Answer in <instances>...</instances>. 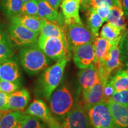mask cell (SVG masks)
I'll return each mask as SVG.
<instances>
[{"mask_svg": "<svg viewBox=\"0 0 128 128\" xmlns=\"http://www.w3.org/2000/svg\"><path fill=\"white\" fill-rule=\"evenodd\" d=\"M3 114V113H2H2H0V118H1V116H2V115Z\"/></svg>", "mask_w": 128, "mask_h": 128, "instance_id": "43", "label": "cell"}, {"mask_svg": "<svg viewBox=\"0 0 128 128\" xmlns=\"http://www.w3.org/2000/svg\"><path fill=\"white\" fill-rule=\"evenodd\" d=\"M124 32V30L108 22L102 28L100 32V37L110 42H114L117 40L121 39Z\"/></svg>", "mask_w": 128, "mask_h": 128, "instance_id": "25", "label": "cell"}, {"mask_svg": "<svg viewBox=\"0 0 128 128\" xmlns=\"http://www.w3.org/2000/svg\"><path fill=\"white\" fill-rule=\"evenodd\" d=\"M125 65H126V71H127L128 73V60L125 62Z\"/></svg>", "mask_w": 128, "mask_h": 128, "instance_id": "41", "label": "cell"}, {"mask_svg": "<svg viewBox=\"0 0 128 128\" xmlns=\"http://www.w3.org/2000/svg\"><path fill=\"white\" fill-rule=\"evenodd\" d=\"M20 60L25 71L30 76H35L49 66V58L38 45L24 46L20 51Z\"/></svg>", "mask_w": 128, "mask_h": 128, "instance_id": "2", "label": "cell"}, {"mask_svg": "<svg viewBox=\"0 0 128 128\" xmlns=\"http://www.w3.org/2000/svg\"><path fill=\"white\" fill-rule=\"evenodd\" d=\"M40 33V36L47 37V38L48 37L57 38L67 41L65 32L60 26L56 23L44 19Z\"/></svg>", "mask_w": 128, "mask_h": 128, "instance_id": "22", "label": "cell"}, {"mask_svg": "<svg viewBox=\"0 0 128 128\" xmlns=\"http://www.w3.org/2000/svg\"><path fill=\"white\" fill-rule=\"evenodd\" d=\"M46 1L54 9L57 11L58 10L59 7L62 2V0H46Z\"/></svg>", "mask_w": 128, "mask_h": 128, "instance_id": "38", "label": "cell"}, {"mask_svg": "<svg viewBox=\"0 0 128 128\" xmlns=\"http://www.w3.org/2000/svg\"><path fill=\"white\" fill-rule=\"evenodd\" d=\"M22 128H47L44 122L36 117L26 114Z\"/></svg>", "mask_w": 128, "mask_h": 128, "instance_id": "29", "label": "cell"}, {"mask_svg": "<svg viewBox=\"0 0 128 128\" xmlns=\"http://www.w3.org/2000/svg\"><path fill=\"white\" fill-rule=\"evenodd\" d=\"M13 56L12 40L6 30L0 28V62Z\"/></svg>", "mask_w": 128, "mask_h": 128, "instance_id": "23", "label": "cell"}, {"mask_svg": "<svg viewBox=\"0 0 128 128\" xmlns=\"http://www.w3.org/2000/svg\"><path fill=\"white\" fill-rule=\"evenodd\" d=\"M104 23V20L97 13L95 8H91L88 10V23L90 29L96 38L98 36L99 31Z\"/></svg>", "mask_w": 128, "mask_h": 128, "instance_id": "28", "label": "cell"}, {"mask_svg": "<svg viewBox=\"0 0 128 128\" xmlns=\"http://www.w3.org/2000/svg\"><path fill=\"white\" fill-rule=\"evenodd\" d=\"M72 50L75 64L80 70L87 68L94 63L95 52L93 43L76 46Z\"/></svg>", "mask_w": 128, "mask_h": 128, "instance_id": "11", "label": "cell"}, {"mask_svg": "<svg viewBox=\"0 0 128 128\" xmlns=\"http://www.w3.org/2000/svg\"><path fill=\"white\" fill-rule=\"evenodd\" d=\"M26 113L41 120L48 128H61L60 123L53 115L50 110L43 100L35 99L28 106Z\"/></svg>", "mask_w": 128, "mask_h": 128, "instance_id": "9", "label": "cell"}, {"mask_svg": "<svg viewBox=\"0 0 128 128\" xmlns=\"http://www.w3.org/2000/svg\"><path fill=\"white\" fill-rule=\"evenodd\" d=\"M25 116L20 111L4 113L0 118V128H22Z\"/></svg>", "mask_w": 128, "mask_h": 128, "instance_id": "21", "label": "cell"}, {"mask_svg": "<svg viewBox=\"0 0 128 128\" xmlns=\"http://www.w3.org/2000/svg\"><path fill=\"white\" fill-rule=\"evenodd\" d=\"M92 0H80V5L84 9L90 10V4L92 2Z\"/></svg>", "mask_w": 128, "mask_h": 128, "instance_id": "39", "label": "cell"}, {"mask_svg": "<svg viewBox=\"0 0 128 128\" xmlns=\"http://www.w3.org/2000/svg\"><path fill=\"white\" fill-rule=\"evenodd\" d=\"M49 100L50 111L60 123L68 114L76 102L71 88L66 84L56 89Z\"/></svg>", "mask_w": 128, "mask_h": 128, "instance_id": "3", "label": "cell"}, {"mask_svg": "<svg viewBox=\"0 0 128 128\" xmlns=\"http://www.w3.org/2000/svg\"><path fill=\"white\" fill-rule=\"evenodd\" d=\"M21 74L18 65L10 58L0 62V80L20 82Z\"/></svg>", "mask_w": 128, "mask_h": 128, "instance_id": "15", "label": "cell"}, {"mask_svg": "<svg viewBox=\"0 0 128 128\" xmlns=\"http://www.w3.org/2000/svg\"><path fill=\"white\" fill-rule=\"evenodd\" d=\"M23 4V0H2V10L6 17L10 18L20 14Z\"/></svg>", "mask_w": 128, "mask_h": 128, "instance_id": "26", "label": "cell"}, {"mask_svg": "<svg viewBox=\"0 0 128 128\" xmlns=\"http://www.w3.org/2000/svg\"><path fill=\"white\" fill-rule=\"evenodd\" d=\"M95 60L94 64L97 69L100 68L104 62L113 46V43L102 37L96 38L94 43Z\"/></svg>", "mask_w": 128, "mask_h": 128, "instance_id": "18", "label": "cell"}, {"mask_svg": "<svg viewBox=\"0 0 128 128\" xmlns=\"http://www.w3.org/2000/svg\"><path fill=\"white\" fill-rule=\"evenodd\" d=\"M97 13L98 14L99 16L106 22L108 21V18L109 16L110 12V7L108 6H104L101 7L96 8H95Z\"/></svg>", "mask_w": 128, "mask_h": 128, "instance_id": "36", "label": "cell"}, {"mask_svg": "<svg viewBox=\"0 0 128 128\" xmlns=\"http://www.w3.org/2000/svg\"><path fill=\"white\" fill-rule=\"evenodd\" d=\"M11 23L21 25L32 31L39 33L44 19L39 16L18 14L10 18Z\"/></svg>", "mask_w": 128, "mask_h": 128, "instance_id": "19", "label": "cell"}, {"mask_svg": "<svg viewBox=\"0 0 128 128\" xmlns=\"http://www.w3.org/2000/svg\"><path fill=\"white\" fill-rule=\"evenodd\" d=\"M20 82L0 80V92L7 94H12L20 88Z\"/></svg>", "mask_w": 128, "mask_h": 128, "instance_id": "31", "label": "cell"}, {"mask_svg": "<svg viewBox=\"0 0 128 128\" xmlns=\"http://www.w3.org/2000/svg\"><path fill=\"white\" fill-rule=\"evenodd\" d=\"M108 81V80H107ZM106 80L99 78L97 82L92 87L82 92L83 103L86 109L101 102H104L103 89Z\"/></svg>", "mask_w": 128, "mask_h": 128, "instance_id": "12", "label": "cell"}, {"mask_svg": "<svg viewBox=\"0 0 128 128\" xmlns=\"http://www.w3.org/2000/svg\"><path fill=\"white\" fill-rule=\"evenodd\" d=\"M110 100L119 104L128 107V90L120 92H115Z\"/></svg>", "mask_w": 128, "mask_h": 128, "instance_id": "33", "label": "cell"}, {"mask_svg": "<svg viewBox=\"0 0 128 128\" xmlns=\"http://www.w3.org/2000/svg\"><path fill=\"white\" fill-rule=\"evenodd\" d=\"M61 128H92L84 103L76 100L72 108L63 121Z\"/></svg>", "mask_w": 128, "mask_h": 128, "instance_id": "7", "label": "cell"}, {"mask_svg": "<svg viewBox=\"0 0 128 128\" xmlns=\"http://www.w3.org/2000/svg\"><path fill=\"white\" fill-rule=\"evenodd\" d=\"M69 59L65 58L58 60L54 65L45 69L40 76L37 86L38 92L47 100L61 82Z\"/></svg>", "mask_w": 128, "mask_h": 128, "instance_id": "1", "label": "cell"}, {"mask_svg": "<svg viewBox=\"0 0 128 128\" xmlns=\"http://www.w3.org/2000/svg\"><path fill=\"white\" fill-rule=\"evenodd\" d=\"M116 92L113 87V85L110 82V80L106 81L104 85L103 94H104V102H108L110 100L113 93Z\"/></svg>", "mask_w": 128, "mask_h": 128, "instance_id": "35", "label": "cell"}, {"mask_svg": "<svg viewBox=\"0 0 128 128\" xmlns=\"http://www.w3.org/2000/svg\"><path fill=\"white\" fill-rule=\"evenodd\" d=\"M107 103L117 128H128V107L110 100Z\"/></svg>", "mask_w": 128, "mask_h": 128, "instance_id": "20", "label": "cell"}, {"mask_svg": "<svg viewBox=\"0 0 128 128\" xmlns=\"http://www.w3.org/2000/svg\"><path fill=\"white\" fill-rule=\"evenodd\" d=\"M9 94L0 92V113L8 111V100Z\"/></svg>", "mask_w": 128, "mask_h": 128, "instance_id": "37", "label": "cell"}, {"mask_svg": "<svg viewBox=\"0 0 128 128\" xmlns=\"http://www.w3.org/2000/svg\"><path fill=\"white\" fill-rule=\"evenodd\" d=\"M116 92H120L128 90V73L124 70H119L116 74L110 78Z\"/></svg>", "mask_w": 128, "mask_h": 128, "instance_id": "27", "label": "cell"}, {"mask_svg": "<svg viewBox=\"0 0 128 128\" xmlns=\"http://www.w3.org/2000/svg\"><path fill=\"white\" fill-rule=\"evenodd\" d=\"M123 10H124V14L128 18V0H122V1Z\"/></svg>", "mask_w": 128, "mask_h": 128, "instance_id": "40", "label": "cell"}, {"mask_svg": "<svg viewBox=\"0 0 128 128\" xmlns=\"http://www.w3.org/2000/svg\"><path fill=\"white\" fill-rule=\"evenodd\" d=\"M38 45L47 56L55 61L62 58H70V50L67 41L53 37L38 38Z\"/></svg>", "mask_w": 128, "mask_h": 128, "instance_id": "4", "label": "cell"}, {"mask_svg": "<svg viewBox=\"0 0 128 128\" xmlns=\"http://www.w3.org/2000/svg\"><path fill=\"white\" fill-rule=\"evenodd\" d=\"M100 78L97 67L92 64L87 68L82 69L78 74V80L82 92L87 90L97 82Z\"/></svg>", "mask_w": 128, "mask_h": 128, "instance_id": "16", "label": "cell"}, {"mask_svg": "<svg viewBox=\"0 0 128 128\" xmlns=\"http://www.w3.org/2000/svg\"><path fill=\"white\" fill-rule=\"evenodd\" d=\"M92 128H117L107 102H101L87 109Z\"/></svg>", "mask_w": 128, "mask_h": 128, "instance_id": "6", "label": "cell"}, {"mask_svg": "<svg viewBox=\"0 0 128 128\" xmlns=\"http://www.w3.org/2000/svg\"><path fill=\"white\" fill-rule=\"evenodd\" d=\"M121 59L122 62L128 60V31L126 29L123 33L122 37L120 42Z\"/></svg>", "mask_w": 128, "mask_h": 128, "instance_id": "34", "label": "cell"}, {"mask_svg": "<svg viewBox=\"0 0 128 128\" xmlns=\"http://www.w3.org/2000/svg\"><path fill=\"white\" fill-rule=\"evenodd\" d=\"M30 100V92L27 89L17 90L10 94L8 100V111L23 110L28 106Z\"/></svg>", "mask_w": 128, "mask_h": 128, "instance_id": "17", "label": "cell"}, {"mask_svg": "<svg viewBox=\"0 0 128 128\" xmlns=\"http://www.w3.org/2000/svg\"><path fill=\"white\" fill-rule=\"evenodd\" d=\"M11 40L17 46H27L36 44L39 33L33 32L21 25L10 23L8 27Z\"/></svg>", "mask_w": 128, "mask_h": 128, "instance_id": "10", "label": "cell"}, {"mask_svg": "<svg viewBox=\"0 0 128 128\" xmlns=\"http://www.w3.org/2000/svg\"><path fill=\"white\" fill-rule=\"evenodd\" d=\"M20 14L24 15L38 16V1L30 0L27 2H24Z\"/></svg>", "mask_w": 128, "mask_h": 128, "instance_id": "30", "label": "cell"}, {"mask_svg": "<svg viewBox=\"0 0 128 128\" xmlns=\"http://www.w3.org/2000/svg\"><path fill=\"white\" fill-rule=\"evenodd\" d=\"M38 6V16L44 20L54 22L64 29L65 22L63 14L54 9L46 0H37Z\"/></svg>", "mask_w": 128, "mask_h": 128, "instance_id": "14", "label": "cell"}, {"mask_svg": "<svg viewBox=\"0 0 128 128\" xmlns=\"http://www.w3.org/2000/svg\"><path fill=\"white\" fill-rule=\"evenodd\" d=\"M124 15L122 7H112L110 8V12L107 22L123 30H125L127 22Z\"/></svg>", "mask_w": 128, "mask_h": 128, "instance_id": "24", "label": "cell"}, {"mask_svg": "<svg viewBox=\"0 0 128 128\" xmlns=\"http://www.w3.org/2000/svg\"><path fill=\"white\" fill-rule=\"evenodd\" d=\"M121 39L112 42L113 46L110 49L108 57L102 66L97 69L100 78L106 81L110 80V75L113 72L119 69L123 65L120 49V42Z\"/></svg>", "mask_w": 128, "mask_h": 128, "instance_id": "8", "label": "cell"}, {"mask_svg": "<svg viewBox=\"0 0 128 128\" xmlns=\"http://www.w3.org/2000/svg\"><path fill=\"white\" fill-rule=\"evenodd\" d=\"M24 2H27V1H30V0H23Z\"/></svg>", "mask_w": 128, "mask_h": 128, "instance_id": "42", "label": "cell"}, {"mask_svg": "<svg viewBox=\"0 0 128 128\" xmlns=\"http://www.w3.org/2000/svg\"><path fill=\"white\" fill-rule=\"evenodd\" d=\"M106 6L110 8L112 7H122L121 0H92L90 4V9L91 8H96L101 6Z\"/></svg>", "mask_w": 128, "mask_h": 128, "instance_id": "32", "label": "cell"}, {"mask_svg": "<svg viewBox=\"0 0 128 128\" xmlns=\"http://www.w3.org/2000/svg\"><path fill=\"white\" fill-rule=\"evenodd\" d=\"M60 6L65 25L82 23L79 13L80 0H62Z\"/></svg>", "mask_w": 128, "mask_h": 128, "instance_id": "13", "label": "cell"}, {"mask_svg": "<svg viewBox=\"0 0 128 128\" xmlns=\"http://www.w3.org/2000/svg\"><path fill=\"white\" fill-rule=\"evenodd\" d=\"M64 30L70 50L76 46L94 43L96 38L90 28L82 23L65 25Z\"/></svg>", "mask_w": 128, "mask_h": 128, "instance_id": "5", "label": "cell"}]
</instances>
